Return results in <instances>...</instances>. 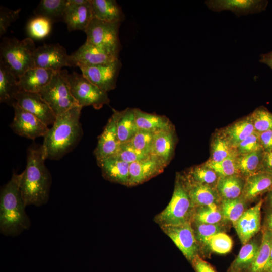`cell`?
I'll use <instances>...</instances> for the list:
<instances>
[{
  "mask_svg": "<svg viewBox=\"0 0 272 272\" xmlns=\"http://www.w3.org/2000/svg\"><path fill=\"white\" fill-rule=\"evenodd\" d=\"M20 174L14 172L1 190L0 232L7 236H17L31 226L20 189Z\"/></svg>",
  "mask_w": 272,
  "mask_h": 272,
  "instance_id": "cell-3",
  "label": "cell"
},
{
  "mask_svg": "<svg viewBox=\"0 0 272 272\" xmlns=\"http://www.w3.org/2000/svg\"><path fill=\"white\" fill-rule=\"evenodd\" d=\"M259 61L267 65L272 69V51L261 54Z\"/></svg>",
  "mask_w": 272,
  "mask_h": 272,
  "instance_id": "cell-52",
  "label": "cell"
},
{
  "mask_svg": "<svg viewBox=\"0 0 272 272\" xmlns=\"http://www.w3.org/2000/svg\"><path fill=\"white\" fill-rule=\"evenodd\" d=\"M258 134L260 142L264 152L272 150V130L264 131Z\"/></svg>",
  "mask_w": 272,
  "mask_h": 272,
  "instance_id": "cell-49",
  "label": "cell"
},
{
  "mask_svg": "<svg viewBox=\"0 0 272 272\" xmlns=\"http://www.w3.org/2000/svg\"><path fill=\"white\" fill-rule=\"evenodd\" d=\"M93 18L108 22H121L125 18L115 0H90Z\"/></svg>",
  "mask_w": 272,
  "mask_h": 272,
  "instance_id": "cell-26",
  "label": "cell"
},
{
  "mask_svg": "<svg viewBox=\"0 0 272 272\" xmlns=\"http://www.w3.org/2000/svg\"><path fill=\"white\" fill-rule=\"evenodd\" d=\"M55 73L52 70L37 67L30 69L18 78L19 90L39 93L50 82Z\"/></svg>",
  "mask_w": 272,
  "mask_h": 272,
  "instance_id": "cell-20",
  "label": "cell"
},
{
  "mask_svg": "<svg viewBox=\"0 0 272 272\" xmlns=\"http://www.w3.org/2000/svg\"><path fill=\"white\" fill-rule=\"evenodd\" d=\"M210 158L209 160L220 162L225 159L236 156L235 149L229 144L220 129L212 135L210 143Z\"/></svg>",
  "mask_w": 272,
  "mask_h": 272,
  "instance_id": "cell-34",
  "label": "cell"
},
{
  "mask_svg": "<svg viewBox=\"0 0 272 272\" xmlns=\"http://www.w3.org/2000/svg\"><path fill=\"white\" fill-rule=\"evenodd\" d=\"M262 228L266 229L272 232V211H266Z\"/></svg>",
  "mask_w": 272,
  "mask_h": 272,
  "instance_id": "cell-51",
  "label": "cell"
},
{
  "mask_svg": "<svg viewBox=\"0 0 272 272\" xmlns=\"http://www.w3.org/2000/svg\"><path fill=\"white\" fill-rule=\"evenodd\" d=\"M154 132L139 130L135 135L129 141L138 150L147 156L151 155Z\"/></svg>",
  "mask_w": 272,
  "mask_h": 272,
  "instance_id": "cell-44",
  "label": "cell"
},
{
  "mask_svg": "<svg viewBox=\"0 0 272 272\" xmlns=\"http://www.w3.org/2000/svg\"><path fill=\"white\" fill-rule=\"evenodd\" d=\"M97 163L102 170L103 176L106 179L128 185L129 163L115 155L103 159Z\"/></svg>",
  "mask_w": 272,
  "mask_h": 272,
  "instance_id": "cell-21",
  "label": "cell"
},
{
  "mask_svg": "<svg viewBox=\"0 0 272 272\" xmlns=\"http://www.w3.org/2000/svg\"><path fill=\"white\" fill-rule=\"evenodd\" d=\"M219 205L215 204L195 208L191 222L207 224H217L228 222L224 219Z\"/></svg>",
  "mask_w": 272,
  "mask_h": 272,
  "instance_id": "cell-37",
  "label": "cell"
},
{
  "mask_svg": "<svg viewBox=\"0 0 272 272\" xmlns=\"http://www.w3.org/2000/svg\"><path fill=\"white\" fill-rule=\"evenodd\" d=\"M68 0H42L34 11L36 16L43 17L52 22L63 20Z\"/></svg>",
  "mask_w": 272,
  "mask_h": 272,
  "instance_id": "cell-35",
  "label": "cell"
},
{
  "mask_svg": "<svg viewBox=\"0 0 272 272\" xmlns=\"http://www.w3.org/2000/svg\"><path fill=\"white\" fill-rule=\"evenodd\" d=\"M117 134L121 143L130 141L139 131L134 109L127 108L118 112Z\"/></svg>",
  "mask_w": 272,
  "mask_h": 272,
  "instance_id": "cell-33",
  "label": "cell"
},
{
  "mask_svg": "<svg viewBox=\"0 0 272 272\" xmlns=\"http://www.w3.org/2000/svg\"><path fill=\"white\" fill-rule=\"evenodd\" d=\"M174 146L173 128L157 131L154 133L151 155L157 157L166 165L172 157Z\"/></svg>",
  "mask_w": 272,
  "mask_h": 272,
  "instance_id": "cell-25",
  "label": "cell"
},
{
  "mask_svg": "<svg viewBox=\"0 0 272 272\" xmlns=\"http://www.w3.org/2000/svg\"><path fill=\"white\" fill-rule=\"evenodd\" d=\"M245 182V178L241 175L219 177L216 189L221 200L240 197Z\"/></svg>",
  "mask_w": 272,
  "mask_h": 272,
  "instance_id": "cell-29",
  "label": "cell"
},
{
  "mask_svg": "<svg viewBox=\"0 0 272 272\" xmlns=\"http://www.w3.org/2000/svg\"><path fill=\"white\" fill-rule=\"evenodd\" d=\"M195 272H217L207 261L199 255L196 256L191 261Z\"/></svg>",
  "mask_w": 272,
  "mask_h": 272,
  "instance_id": "cell-48",
  "label": "cell"
},
{
  "mask_svg": "<svg viewBox=\"0 0 272 272\" xmlns=\"http://www.w3.org/2000/svg\"><path fill=\"white\" fill-rule=\"evenodd\" d=\"M118 111L113 109V113L109 119L102 133L98 138L94 155L97 161L115 155L121 143L117 134V124Z\"/></svg>",
  "mask_w": 272,
  "mask_h": 272,
  "instance_id": "cell-14",
  "label": "cell"
},
{
  "mask_svg": "<svg viewBox=\"0 0 272 272\" xmlns=\"http://www.w3.org/2000/svg\"><path fill=\"white\" fill-rule=\"evenodd\" d=\"M20 91L16 77L0 62V101L13 107Z\"/></svg>",
  "mask_w": 272,
  "mask_h": 272,
  "instance_id": "cell-27",
  "label": "cell"
},
{
  "mask_svg": "<svg viewBox=\"0 0 272 272\" xmlns=\"http://www.w3.org/2000/svg\"><path fill=\"white\" fill-rule=\"evenodd\" d=\"M247 203L241 197L221 200L219 207L224 219L233 225L248 209Z\"/></svg>",
  "mask_w": 272,
  "mask_h": 272,
  "instance_id": "cell-36",
  "label": "cell"
},
{
  "mask_svg": "<svg viewBox=\"0 0 272 272\" xmlns=\"http://www.w3.org/2000/svg\"><path fill=\"white\" fill-rule=\"evenodd\" d=\"M166 165L157 157L150 155L130 164L128 185L142 183L160 173Z\"/></svg>",
  "mask_w": 272,
  "mask_h": 272,
  "instance_id": "cell-18",
  "label": "cell"
},
{
  "mask_svg": "<svg viewBox=\"0 0 272 272\" xmlns=\"http://www.w3.org/2000/svg\"><path fill=\"white\" fill-rule=\"evenodd\" d=\"M267 272H272V249L270 253L269 264Z\"/></svg>",
  "mask_w": 272,
  "mask_h": 272,
  "instance_id": "cell-54",
  "label": "cell"
},
{
  "mask_svg": "<svg viewBox=\"0 0 272 272\" xmlns=\"http://www.w3.org/2000/svg\"><path fill=\"white\" fill-rule=\"evenodd\" d=\"M67 78L71 93L78 105L82 107L92 106L101 108L109 102L107 92L91 83L82 74L73 72L67 74Z\"/></svg>",
  "mask_w": 272,
  "mask_h": 272,
  "instance_id": "cell-7",
  "label": "cell"
},
{
  "mask_svg": "<svg viewBox=\"0 0 272 272\" xmlns=\"http://www.w3.org/2000/svg\"><path fill=\"white\" fill-rule=\"evenodd\" d=\"M83 107H73L56 116L42 145L45 158L58 160L70 152L80 140L83 131L80 122Z\"/></svg>",
  "mask_w": 272,
  "mask_h": 272,
  "instance_id": "cell-2",
  "label": "cell"
},
{
  "mask_svg": "<svg viewBox=\"0 0 272 272\" xmlns=\"http://www.w3.org/2000/svg\"><path fill=\"white\" fill-rule=\"evenodd\" d=\"M120 22H108L93 18L85 31L86 42L102 47L119 55Z\"/></svg>",
  "mask_w": 272,
  "mask_h": 272,
  "instance_id": "cell-8",
  "label": "cell"
},
{
  "mask_svg": "<svg viewBox=\"0 0 272 272\" xmlns=\"http://www.w3.org/2000/svg\"><path fill=\"white\" fill-rule=\"evenodd\" d=\"M161 227L188 260L191 262L196 256L200 255V246L191 222Z\"/></svg>",
  "mask_w": 272,
  "mask_h": 272,
  "instance_id": "cell-9",
  "label": "cell"
},
{
  "mask_svg": "<svg viewBox=\"0 0 272 272\" xmlns=\"http://www.w3.org/2000/svg\"><path fill=\"white\" fill-rule=\"evenodd\" d=\"M220 130L234 149L255 132L250 114L220 129Z\"/></svg>",
  "mask_w": 272,
  "mask_h": 272,
  "instance_id": "cell-24",
  "label": "cell"
},
{
  "mask_svg": "<svg viewBox=\"0 0 272 272\" xmlns=\"http://www.w3.org/2000/svg\"><path fill=\"white\" fill-rule=\"evenodd\" d=\"M45 160L42 145L28 149L26 168L20 174V189L26 206H40L48 200L52 179Z\"/></svg>",
  "mask_w": 272,
  "mask_h": 272,
  "instance_id": "cell-1",
  "label": "cell"
},
{
  "mask_svg": "<svg viewBox=\"0 0 272 272\" xmlns=\"http://www.w3.org/2000/svg\"><path fill=\"white\" fill-rule=\"evenodd\" d=\"M233 247L232 238L225 232H220L208 237L200 246L201 249L220 254L231 251Z\"/></svg>",
  "mask_w": 272,
  "mask_h": 272,
  "instance_id": "cell-38",
  "label": "cell"
},
{
  "mask_svg": "<svg viewBox=\"0 0 272 272\" xmlns=\"http://www.w3.org/2000/svg\"><path fill=\"white\" fill-rule=\"evenodd\" d=\"M263 199L247 209L240 218L232 225L242 245L254 237L261 230V209Z\"/></svg>",
  "mask_w": 272,
  "mask_h": 272,
  "instance_id": "cell-15",
  "label": "cell"
},
{
  "mask_svg": "<svg viewBox=\"0 0 272 272\" xmlns=\"http://www.w3.org/2000/svg\"><path fill=\"white\" fill-rule=\"evenodd\" d=\"M52 22L48 19L36 16L27 23L26 29L29 36L35 39H42L51 32Z\"/></svg>",
  "mask_w": 272,
  "mask_h": 272,
  "instance_id": "cell-40",
  "label": "cell"
},
{
  "mask_svg": "<svg viewBox=\"0 0 272 272\" xmlns=\"http://www.w3.org/2000/svg\"><path fill=\"white\" fill-rule=\"evenodd\" d=\"M263 150L260 142L259 134L253 132L242 141L235 148L236 155H244Z\"/></svg>",
  "mask_w": 272,
  "mask_h": 272,
  "instance_id": "cell-46",
  "label": "cell"
},
{
  "mask_svg": "<svg viewBox=\"0 0 272 272\" xmlns=\"http://www.w3.org/2000/svg\"><path fill=\"white\" fill-rule=\"evenodd\" d=\"M264 151L260 150L253 153L236 155V164L241 176L246 178L262 172Z\"/></svg>",
  "mask_w": 272,
  "mask_h": 272,
  "instance_id": "cell-32",
  "label": "cell"
},
{
  "mask_svg": "<svg viewBox=\"0 0 272 272\" xmlns=\"http://www.w3.org/2000/svg\"><path fill=\"white\" fill-rule=\"evenodd\" d=\"M70 55L78 67L107 63L119 59V55L87 42Z\"/></svg>",
  "mask_w": 272,
  "mask_h": 272,
  "instance_id": "cell-16",
  "label": "cell"
},
{
  "mask_svg": "<svg viewBox=\"0 0 272 272\" xmlns=\"http://www.w3.org/2000/svg\"><path fill=\"white\" fill-rule=\"evenodd\" d=\"M13 107L14 117L10 125L16 134L28 139L34 140L44 137L48 131V126L30 112L21 107L15 103Z\"/></svg>",
  "mask_w": 272,
  "mask_h": 272,
  "instance_id": "cell-12",
  "label": "cell"
},
{
  "mask_svg": "<svg viewBox=\"0 0 272 272\" xmlns=\"http://www.w3.org/2000/svg\"><path fill=\"white\" fill-rule=\"evenodd\" d=\"M194 209L183 176L179 174L176 176L174 191L169 203L155 217V221L161 227L191 222Z\"/></svg>",
  "mask_w": 272,
  "mask_h": 272,
  "instance_id": "cell-5",
  "label": "cell"
},
{
  "mask_svg": "<svg viewBox=\"0 0 272 272\" xmlns=\"http://www.w3.org/2000/svg\"><path fill=\"white\" fill-rule=\"evenodd\" d=\"M93 18L91 1L84 4H74L68 0L63 20L69 31H85Z\"/></svg>",
  "mask_w": 272,
  "mask_h": 272,
  "instance_id": "cell-19",
  "label": "cell"
},
{
  "mask_svg": "<svg viewBox=\"0 0 272 272\" xmlns=\"http://www.w3.org/2000/svg\"><path fill=\"white\" fill-rule=\"evenodd\" d=\"M67 74L65 70L56 72L50 82L39 92L56 116L79 105L71 93Z\"/></svg>",
  "mask_w": 272,
  "mask_h": 272,
  "instance_id": "cell-6",
  "label": "cell"
},
{
  "mask_svg": "<svg viewBox=\"0 0 272 272\" xmlns=\"http://www.w3.org/2000/svg\"><path fill=\"white\" fill-rule=\"evenodd\" d=\"M207 6L214 12L230 11L237 16L258 13L264 11L267 1L263 0H209Z\"/></svg>",
  "mask_w": 272,
  "mask_h": 272,
  "instance_id": "cell-17",
  "label": "cell"
},
{
  "mask_svg": "<svg viewBox=\"0 0 272 272\" xmlns=\"http://www.w3.org/2000/svg\"><path fill=\"white\" fill-rule=\"evenodd\" d=\"M135 121L139 130L152 132L172 128L169 119L165 116L145 112L134 109Z\"/></svg>",
  "mask_w": 272,
  "mask_h": 272,
  "instance_id": "cell-31",
  "label": "cell"
},
{
  "mask_svg": "<svg viewBox=\"0 0 272 272\" xmlns=\"http://www.w3.org/2000/svg\"><path fill=\"white\" fill-rule=\"evenodd\" d=\"M183 176L194 208L219 205L221 199L215 187L193 182Z\"/></svg>",
  "mask_w": 272,
  "mask_h": 272,
  "instance_id": "cell-23",
  "label": "cell"
},
{
  "mask_svg": "<svg viewBox=\"0 0 272 272\" xmlns=\"http://www.w3.org/2000/svg\"><path fill=\"white\" fill-rule=\"evenodd\" d=\"M227 223L207 224L192 222V226L199 246L208 237L220 232H225L227 229Z\"/></svg>",
  "mask_w": 272,
  "mask_h": 272,
  "instance_id": "cell-42",
  "label": "cell"
},
{
  "mask_svg": "<svg viewBox=\"0 0 272 272\" xmlns=\"http://www.w3.org/2000/svg\"><path fill=\"white\" fill-rule=\"evenodd\" d=\"M36 48L31 38L22 40L16 38H5L0 46V62L18 79L28 70L35 67Z\"/></svg>",
  "mask_w": 272,
  "mask_h": 272,
  "instance_id": "cell-4",
  "label": "cell"
},
{
  "mask_svg": "<svg viewBox=\"0 0 272 272\" xmlns=\"http://www.w3.org/2000/svg\"><path fill=\"white\" fill-rule=\"evenodd\" d=\"M115 156L129 164L149 156L136 149L129 141L121 144Z\"/></svg>",
  "mask_w": 272,
  "mask_h": 272,
  "instance_id": "cell-45",
  "label": "cell"
},
{
  "mask_svg": "<svg viewBox=\"0 0 272 272\" xmlns=\"http://www.w3.org/2000/svg\"><path fill=\"white\" fill-rule=\"evenodd\" d=\"M262 172L272 174V150L264 152Z\"/></svg>",
  "mask_w": 272,
  "mask_h": 272,
  "instance_id": "cell-50",
  "label": "cell"
},
{
  "mask_svg": "<svg viewBox=\"0 0 272 272\" xmlns=\"http://www.w3.org/2000/svg\"><path fill=\"white\" fill-rule=\"evenodd\" d=\"M185 176L190 180L216 188L218 174L205 163L191 168Z\"/></svg>",
  "mask_w": 272,
  "mask_h": 272,
  "instance_id": "cell-39",
  "label": "cell"
},
{
  "mask_svg": "<svg viewBox=\"0 0 272 272\" xmlns=\"http://www.w3.org/2000/svg\"><path fill=\"white\" fill-rule=\"evenodd\" d=\"M263 206L266 208V211H272V188L267 193L263 199Z\"/></svg>",
  "mask_w": 272,
  "mask_h": 272,
  "instance_id": "cell-53",
  "label": "cell"
},
{
  "mask_svg": "<svg viewBox=\"0 0 272 272\" xmlns=\"http://www.w3.org/2000/svg\"><path fill=\"white\" fill-rule=\"evenodd\" d=\"M255 132L272 130V112L264 106L256 108L250 114Z\"/></svg>",
  "mask_w": 272,
  "mask_h": 272,
  "instance_id": "cell-41",
  "label": "cell"
},
{
  "mask_svg": "<svg viewBox=\"0 0 272 272\" xmlns=\"http://www.w3.org/2000/svg\"><path fill=\"white\" fill-rule=\"evenodd\" d=\"M260 243L261 241L259 242L258 240L252 239L243 245L227 272H245L254 260Z\"/></svg>",
  "mask_w": 272,
  "mask_h": 272,
  "instance_id": "cell-30",
  "label": "cell"
},
{
  "mask_svg": "<svg viewBox=\"0 0 272 272\" xmlns=\"http://www.w3.org/2000/svg\"><path fill=\"white\" fill-rule=\"evenodd\" d=\"M235 157L232 156L218 162L208 160L205 164L213 170L219 177L240 175L236 166Z\"/></svg>",
  "mask_w": 272,
  "mask_h": 272,
  "instance_id": "cell-43",
  "label": "cell"
},
{
  "mask_svg": "<svg viewBox=\"0 0 272 272\" xmlns=\"http://www.w3.org/2000/svg\"><path fill=\"white\" fill-rule=\"evenodd\" d=\"M34 61L35 67L56 72L62 70L65 66L76 67L71 55L58 43L44 44L36 48Z\"/></svg>",
  "mask_w": 272,
  "mask_h": 272,
  "instance_id": "cell-11",
  "label": "cell"
},
{
  "mask_svg": "<svg viewBox=\"0 0 272 272\" xmlns=\"http://www.w3.org/2000/svg\"><path fill=\"white\" fill-rule=\"evenodd\" d=\"M121 66V62L118 59L109 63L78 67L86 79L107 92L115 88Z\"/></svg>",
  "mask_w": 272,
  "mask_h": 272,
  "instance_id": "cell-10",
  "label": "cell"
},
{
  "mask_svg": "<svg viewBox=\"0 0 272 272\" xmlns=\"http://www.w3.org/2000/svg\"><path fill=\"white\" fill-rule=\"evenodd\" d=\"M16 103L47 126L53 125L56 116L39 93L20 91L16 95Z\"/></svg>",
  "mask_w": 272,
  "mask_h": 272,
  "instance_id": "cell-13",
  "label": "cell"
},
{
  "mask_svg": "<svg viewBox=\"0 0 272 272\" xmlns=\"http://www.w3.org/2000/svg\"><path fill=\"white\" fill-rule=\"evenodd\" d=\"M272 188V174L261 172L245 178L241 197L247 203L267 193Z\"/></svg>",
  "mask_w": 272,
  "mask_h": 272,
  "instance_id": "cell-22",
  "label": "cell"
},
{
  "mask_svg": "<svg viewBox=\"0 0 272 272\" xmlns=\"http://www.w3.org/2000/svg\"><path fill=\"white\" fill-rule=\"evenodd\" d=\"M261 243L256 257L245 272H267L272 249V232L262 228Z\"/></svg>",
  "mask_w": 272,
  "mask_h": 272,
  "instance_id": "cell-28",
  "label": "cell"
},
{
  "mask_svg": "<svg viewBox=\"0 0 272 272\" xmlns=\"http://www.w3.org/2000/svg\"><path fill=\"white\" fill-rule=\"evenodd\" d=\"M20 9H9L4 6L0 8V36L4 35L10 25L19 17Z\"/></svg>",
  "mask_w": 272,
  "mask_h": 272,
  "instance_id": "cell-47",
  "label": "cell"
}]
</instances>
